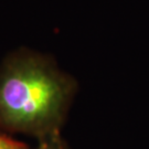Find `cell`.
Segmentation results:
<instances>
[{"label": "cell", "mask_w": 149, "mask_h": 149, "mask_svg": "<svg viewBox=\"0 0 149 149\" xmlns=\"http://www.w3.org/2000/svg\"><path fill=\"white\" fill-rule=\"evenodd\" d=\"M77 82L55 60L21 48L0 63V129L37 140L62 133Z\"/></svg>", "instance_id": "6da1fadb"}, {"label": "cell", "mask_w": 149, "mask_h": 149, "mask_svg": "<svg viewBox=\"0 0 149 149\" xmlns=\"http://www.w3.org/2000/svg\"><path fill=\"white\" fill-rule=\"evenodd\" d=\"M37 141L38 145L34 149H71L62 137V133L53 134Z\"/></svg>", "instance_id": "7a4b0ae2"}, {"label": "cell", "mask_w": 149, "mask_h": 149, "mask_svg": "<svg viewBox=\"0 0 149 149\" xmlns=\"http://www.w3.org/2000/svg\"><path fill=\"white\" fill-rule=\"evenodd\" d=\"M0 149H30L26 144L0 134Z\"/></svg>", "instance_id": "3957f363"}]
</instances>
